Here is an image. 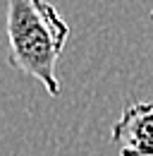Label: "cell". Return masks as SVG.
<instances>
[{
  "label": "cell",
  "mask_w": 153,
  "mask_h": 156,
  "mask_svg": "<svg viewBox=\"0 0 153 156\" xmlns=\"http://www.w3.org/2000/svg\"><path fill=\"white\" fill-rule=\"evenodd\" d=\"M7 48L10 65L60 96L57 60L70 39V24L48 0H7Z\"/></svg>",
  "instance_id": "6da1fadb"
},
{
  "label": "cell",
  "mask_w": 153,
  "mask_h": 156,
  "mask_svg": "<svg viewBox=\"0 0 153 156\" xmlns=\"http://www.w3.org/2000/svg\"><path fill=\"white\" fill-rule=\"evenodd\" d=\"M151 17H153V10H151Z\"/></svg>",
  "instance_id": "3957f363"
},
{
  "label": "cell",
  "mask_w": 153,
  "mask_h": 156,
  "mask_svg": "<svg viewBox=\"0 0 153 156\" xmlns=\"http://www.w3.org/2000/svg\"><path fill=\"white\" fill-rule=\"evenodd\" d=\"M120 156H153V103H129L110 132Z\"/></svg>",
  "instance_id": "7a4b0ae2"
}]
</instances>
